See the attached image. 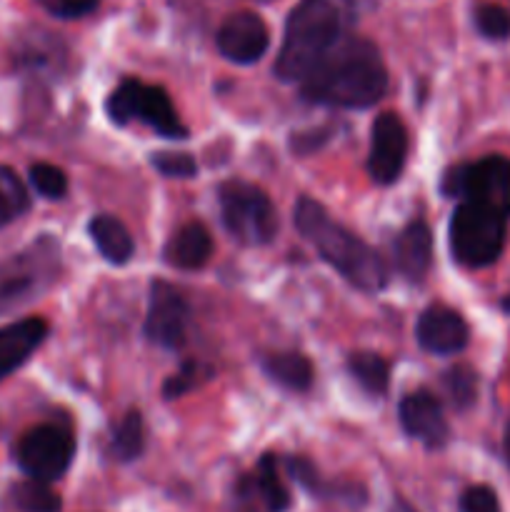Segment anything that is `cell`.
Segmentation results:
<instances>
[{"mask_svg": "<svg viewBox=\"0 0 510 512\" xmlns=\"http://www.w3.org/2000/svg\"><path fill=\"white\" fill-rule=\"evenodd\" d=\"M143 418H140L138 410H130L123 420L115 428L113 440H110V450L118 460L128 463L135 460L143 453Z\"/></svg>", "mask_w": 510, "mask_h": 512, "instance_id": "23", "label": "cell"}, {"mask_svg": "<svg viewBox=\"0 0 510 512\" xmlns=\"http://www.w3.org/2000/svg\"><path fill=\"white\" fill-rule=\"evenodd\" d=\"M408 158V130L395 113H383L375 118L370 133L368 173L373 183L390 185L403 173Z\"/></svg>", "mask_w": 510, "mask_h": 512, "instance_id": "11", "label": "cell"}, {"mask_svg": "<svg viewBox=\"0 0 510 512\" xmlns=\"http://www.w3.org/2000/svg\"><path fill=\"white\" fill-rule=\"evenodd\" d=\"M220 215L238 243L265 245L278 233V213L268 195L243 180H228L220 185Z\"/></svg>", "mask_w": 510, "mask_h": 512, "instance_id": "6", "label": "cell"}, {"mask_svg": "<svg viewBox=\"0 0 510 512\" xmlns=\"http://www.w3.org/2000/svg\"><path fill=\"white\" fill-rule=\"evenodd\" d=\"M348 373L365 393L383 395L388 390L390 365L378 353H353L348 358Z\"/></svg>", "mask_w": 510, "mask_h": 512, "instance_id": "21", "label": "cell"}, {"mask_svg": "<svg viewBox=\"0 0 510 512\" xmlns=\"http://www.w3.org/2000/svg\"><path fill=\"white\" fill-rule=\"evenodd\" d=\"M270 45L268 28L255 13H235L220 25L218 50L230 63L250 65L265 55Z\"/></svg>", "mask_w": 510, "mask_h": 512, "instance_id": "12", "label": "cell"}, {"mask_svg": "<svg viewBox=\"0 0 510 512\" xmlns=\"http://www.w3.org/2000/svg\"><path fill=\"white\" fill-rule=\"evenodd\" d=\"M288 473L293 475L295 480H298L300 485H303L305 490H310V493L313 495H325V493H330V488L328 485L323 483V480H320V475H318V470H315V465L313 463H308V460L305 458H288Z\"/></svg>", "mask_w": 510, "mask_h": 512, "instance_id": "30", "label": "cell"}, {"mask_svg": "<svg viewBox=\"0 0 510 512\" xmlns=\"http://www.w3.org/2000/svg\"><path fill=\"white\" fill-rule=\"evenodd\" d=\"M358 15V0H300L285 23L283 48L275 73L285 83H300L340 40Z\"/></svg>", "mask_w": 510, "mask_h": 512, "instance_id": "2", "label": "cell"}, {"mask_svg": "<svg viewBox=\"0 0 510 512\" xmlns=\"http://www.w3.org/2000/svg\"><path fill=\"white\" fill-rule=\"evenodd\" d=\"M15 455H18V465L30 478L45 480V483L58 480L73 463V433L55 423L38 425L20 438Z\"/></svg>", "mask_w": 510, "mask_h": 512, "instance_id": "9", "label": "cell"}, {"mask_svg": "<svg viewBox=\"0 0 510 512\" xmlns=\"http://www.w3.org/2000/svg\"><path fill=\"white\" fill-rule=\"evenodd\" d=\"M505 245V215L478 203H463L450 220V250L460 265L485 268L495 263Z\"/></svg>", "mask_w": 510, "mask_h": 512, "instance_id": "5", "label": "cell"}, {"mask_svg": "<svg viewBox=\"0 0 510 512\" xmlns=\"http://www.w3.org/2000/svg\"><path fill=\"white\" fill-rule=\"evenodd\" d=\"M415 338H418L420 348L428 350V353L453 355L468 345L470 335L463 315L455 313L453 308H445V305H430L420 315Z\"/></svg>", "mask_w": 510, "mask_h": 512, "instance_id": "13", "label": "cell"}, {"mask_svg": "<svg viewBox=\"0 0 510 512\" xmlns=\"http://www.w3.org/2000/svg\"><path fill=\"white\" fill-rule=\"evenodd\" d=\"M295 225L303 238L323 255L325 263L333 265L348 283L365 293L383 290L388 283V268L383 258L365 240L335 223L328 210L310 198H300L295 205Z\"/></svg>", "mask_w": 510, "mask_h": 512, "instance_id": "3", "label": "cell"}, {"mask_svg": "<svg viewBox=\"0 0 510 512\" xmlns=\"http://www.w3.org/2000/svg\"><path fill=\"white\" fill-rule=\"evenodd\" d=\"M200 383V365L198 363H185L178 373L170 375L163 385V395L168 400L180 398V395L190 393L195 385Z\"/></svg>", "mask_w": 510, "mask_h": 512, "instance_id": "29", "label": "cell"}, {"mask_svg": "<svg viewBox=\"0 0 510 512\" xmlns=\"http://www.w3.org/2000/svg\"><path fill=\"white\" fill-rule=\"evenodd\" d=\"M448 198H463L468 203L485 205L495 213L510 215V158L488 155L478 163L455 165L440 183Z\"/></svg>", "mask_w": 510, "mask_h": 512, "instance_id": "8", "label": "cell"}, {"mask_svg": "<svg viewBox=\"0 0 510 512\" xmlns=\"http://www.w3.org/2000/svg\"><path fill=\"white\" fill-rule=\"evenodd\" d=\"M90 238L98 245L100 255H103L108 263L123 265L133 258V238H130L128 228L120 223L113 215H95L90 220Z\"/></svg>", "mask_w": 510, "mask_h": 512, "instance_id": "19", "label": "cell"}, {"mask_svg": "<svg viewBox=\"0 0 510 512\" xmlns=\"http://www.w3.org/2000/svg\"><path fill=\"white\" fill-rule=\"evenodd\" d=\"M475 25L490 40H505L510 35V13L503 5L480 3L475 8Z\"/></svg>", "mask_w": 510, "mask_h": 512, "instance_id": "26", "label": "cell"}, {"mask_svg": "<svg viewBox=\"0 0 510 512\" xmlns=\"http://www.w3.org/2000/svg\"><path fill=\"white\" fill-rule=\"evenodd\" d=\"M393 260L400 275L413 283H420L428 275L433 265V235L423 220H415L408 228L400 230L393 243Z\"/></svg>", "mask_w": 510, "mask_h": 512, "instance_id": "15", "label": "cell"}, {"mask_svg": "<svg viewBox=\"0 0 510 512\" xmlns=\"http://www.w3.org/2000/svg\"><path fill=\"white\" fill-rule=\"evenodd\" d=\"M110 120L115 125H125L130 120H140L143 125L153 128L163 138L183 140L188 138V130L180 123L168 93L158 85H145L140 80H123L105 103Z\"/></svg>", "mask_w": 510, "mask_h": 512, "instance_id": "7", "label": "cell"}, {"mask_svg": "<svg viewBox=\"0 0 510 512\" xmlns=\"http://www.w3.org/2000/svg\"><path fill=\"white\" fill-rule=\"evenodd\" d=\"M190 308L173 285L155 280L150 285V305L145 318V335L160 348L175 350L188 340Z\"/></svg>", "mask_w": 510, "mask_h": 512, "instance_id": "10", "label": "cell"}, {"mask_svg": "<svg viewBox=\"0 0 510 512\" xmlns=\"http://www.w3.org/2000/svg\"><path fill=\"white\" fill-rule=\"evenodd\" d=\"M505 453H508V463H510V428H508V435H505Z\"/></svg>", "mask_w": 510, "mask_h": 512, "instance_id": "33", "label": "cell"}, {"mask_svg": "<svg viewBox=\"0 0 510 512\" xmlns=\"http://www.w3.org/2000/svg\"><path fill=\"white\" fill-rule=\"evenodd\" d=\"M503 308H505V310H508V313H510V295H508V298H505V303H503Z\"/></svg>", "mask_w": 510, "mask_h": 512, "instance_id": "34", "label": "cell"}, {"mask_svg": "<svg viewBox=\"0 0 510 512\" xmlns=\"http://www.w3.org/2000/svg\"><path fill=\"white\" fill-rule=\"evenodd\" d=\"M150 163L165 178H193L198 173V163L188 153H153Z\"/></svg>", "mask_w": 510, "mask_h": 512, "instance_id": "28", "label": "cell"}, {"mask_svg": "<svg viewBox=\"0 0 510 512\" xmlns=\"http://www.w3.org/2000/svg\"><path fill=\"white\" fill-rule=\"evenodd\" d=\"M388 90V70L378 48L358 35H345L303 80L308 103L335 108H370Z\"/></svg>", "mask_w": 510, "mask_h": 512, "instance_id": "1", "label": "cell"}, {"mask_svg": "<svg viewBox=\"0 0 510 512\" xmlns=\"http://www.w3.org/2000/svg\"><path fill=\"white\" fill-rule=\"evenodd\" d=\"M213 253V238L203 223H185L170 235L165 245V263L180 270H195L208 263Z\"/></svg>", "mask_w": 510, "mask_h": 512, "instance_id": "17", "label": "cell"}, {"mask_svg": "<svg viewBox=\"0 0 510 512\" xmlns=\"http://www.w3.org/2000/svg\"><path fill=\"white\" fill-rule=\"evenodd\" d=\"M460 510L463 512H500L498 495L488 485H473L460 498Z\"/></svg>", "mask_w": 510, "mask_h": 512, "instance_id": "31", "label": "cell"}, {"mask_svg": "<svg viewBox=\"0 0 510 512\" xmlns=\"http://www.w3.org/2000/svg\"><path fill=\"white\" fill-rule=\"evenodd\" d=\"M30 183L48 200H60L68 193V178L63 175V170L48 163H35L30 168Z\"/></svg>", "mask_w": 510, "mask_h": 512, "instance_id": "27", "label": "cell"}, {"mask_svg": "<svg viewBox=\"0 0 510 512\" xmlns=\"http://www.w3.org/2000/svg\"><path fill=\"white\" fill-rule=\"evenodd\" d=\"M445 390L458 410H468L478 398V375L468 365H455L445 373Z\"/></svg>", "mask_w": 510, "mask_h": 512, "instance_id": "25", "label": "cell"}, {"mask_svg": "<svg viewBox=\"0 0 510 512\" xmlns=\"http://www.w3.org/2000/svg\"><path fill=\"white\" fill-rule=\"evenodd\" d=\"M400 423L410 438L420 440L428 448H443L448 440V420H445L440 400L428 390H418L400 400Z\"/></svg>", "mask_w": 510, "mask_h": 512, "instance_id": "14", "label": "cell"}, {"mask_svg": "<svg viewBox=\"0 0 510 512\" xmlns=\"http://www.w3.org/2000/svg\"><path fill=\"white\" fill-rule=\"evenodd\" d=\"M260 365L273 383L293 393H303L313 383V365L300 353H268Z\"/></svg>", "mask_w": 510, "mask_h": 512, "instance_id": "20", "label": "cell"}, {"mask_svg": "<svg viewBox=\"0 0 510 512\" xmlns=\"http://www.w3.org/2000/svg\"><path fill=\"white\" fill-rule=\"evenodd\" d=\"M13 500L23 512H60V498L45 480H25L13 488Z\"/></svg>", "mask_w": 510, "mask_h": 512, "instance_id": "24", "label": "cell"}, {"mask_svg": "<svg viewBox=\"0 0 510 512\" xmlns=\"http://www.w3.org/2000/svg\"><path fill=\"white\" fill-rule=\"evenodd\" d=\"M38 3L58 18H83L90 10H95L98 0H38Z\"/></svg>", "mask_w": 510, "mask_h": 512, "instance_id": "32", "label": "cell"}, {"mask_svg": "<svg viewBox=\"0 0 510 512\" xmlns=\"http://www.w3.org/2000/svg\"><path fill=\"white\" fill-rule=\"evenodd\" d=\"M58 275L60 245L50 235L0 260V315L23 310L25 305L43 298Z\"/></svg>", "mask_w": 510, "mask_h": 512, "instance_id": "4", "label": "cell"}, {"mask_svg": "<svg viewBox=\"0 0 510 512\" xmlns=\"http://www.w3.org/2000/svg\"><path fill=\"white\" fill-rule=\"evenodd\" d=\"M243 493L248 498H258L268 512H285L290 508V493L278 473V460L273 455H263L253 478L243 483Z\"/></svg>", "mask_w": 510, "mask_h": 512, "instance_id": "18", "label": "cell"}, {"mask_svg": "<svg viewBox=\"0 0 510 512\" xmlns=\"http://www.w3.org/2000/svg\"><path fill=\"white\" fill-rule=\"evenodd\" d=\"M48 335V325L40 318L20 320V323L0 328V380L18 370Z\"/></svg>", "mask_w": 510, "mask_h": 512, "instance_id": "16", "label": "cell"}, {"mask_svg": "<svg viewBox=\"0 0 510 512\" xmlns=\"http://www.w3.org/2000/svg\"><path fill=\"white\" fill-rule=\"evenodd\" d=\"M30 208V195L18 173L0 165V225L13 223Z\"/></svg>", "mask_w": 510, "mask_h": 512, "instance_id": "22", "label": "cell"}]
</instances>
